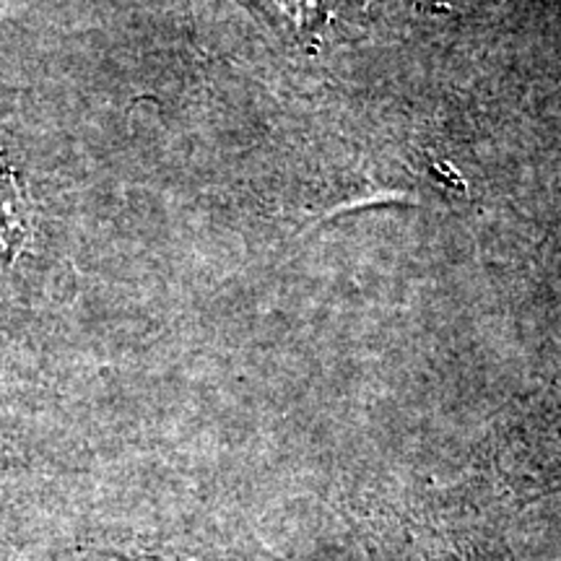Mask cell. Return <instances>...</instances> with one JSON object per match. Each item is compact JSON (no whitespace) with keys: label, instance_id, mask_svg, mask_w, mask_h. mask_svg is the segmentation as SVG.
<instances>
[{"label":"cell","instance_id":"2","mask_svg":"<svg viewBox=\"0 0 561 561\" xmlns=\"http://www.w3.org/2000/svg\"><path fill=\"white\" fill-rule=\"evenodd\" d=\"M133 561H195L191 557H159V553H136Z\"/></svg>","mask_w":561,"mask_h":561},{"label":"cell","instance_id":"3","mask_svg":"<svg viewBox=\"0 0 561 561\" xmlns=\"http://www.w3.org/2000/svg\"><path fill=\"white\" fill-rule=\"evenodd\" d=\"M413 3H416L419 9H426V11H450L447 0H413Z\"/></svg>","mask_w":561,"mask_h":561},{"label":"cell","instance_id":"1","mask_svg":"<svg viewBox=\"0 0 561 561\" xmlns=\"http://www.w3.org/2000/svg\"><path fill=\"white\" fill-rule=\"evenodd\" d=\"M32 240V206L0 146V271H11Z\"/></svg>","mask_w":561,"mask_h":561}]
</instances>
